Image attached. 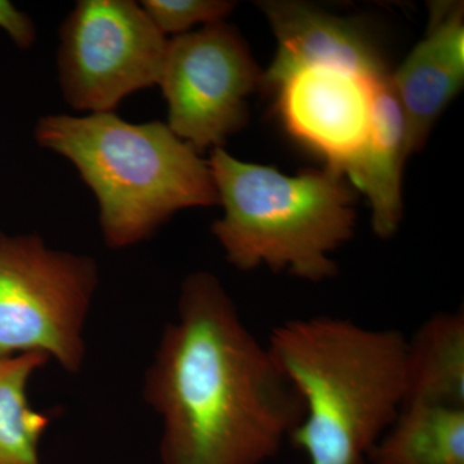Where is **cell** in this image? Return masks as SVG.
Wrapping results in <instances>:
<instances>
[{
  "label": "cell",
  "instance_id": "cell-4",
  "mask_svg": "<svg viewBox=\"0 0 464 464\" xmlns=\"http://www.w3.org/2000/svg\"><path fill=\"white\" fill-rule=\"evenodd\" d=\"M208 164L225 209L212 232L232 266H266L315 283L337 274L332 253L351 239L356 221L343 174L326 167L286 176L222 148Z\"/></svg>",
  "mask_w": 464,
  "mask_h": 464
},
{
  "label": "cell",
  "instance_id": "cell-14",
  "mask_svg": "<svg viewBox=\"0 0 464 464\" xmlns=\"http://www.w3.org/2000/svg\"><path fill=\"white\" fill-rule=\"evenodd\" d=\"M48 360L43 353L0 357V464H41L38 444L50 418L30 406L26 387Z\"/></svg>",
  "mask_w": 464,
  "mask_h": 464
},
{
  "label": "cell",
  "instance_id": "cell-15",
  "mask_svg": "<svg viewBox=\"0 0 464 464\" xmlns=\"http://www.w3.org/2000/svg\"><path fill=\"white\" fill-rule=\"evenodd\" d=\"M142 8L164 35L190 33L195 25L224 23L235 3L224 0H143Z\"/></svg>",
  "mask_w": 464,
  "mask_h": 464
},
{
  "label": "cell",
  "instance_id": "cell-7",
  "mask_svg": "<svg viewBox=\"0 0 464 464\" xmlns=\"http://www.w3.org/2000/svg\"><path fill=\"white\" fill-rule=\"evenodd\" d=\"M262 74L239 33L219 23L173 36L160 85L168 127L198 152L218 149L248 119Z\"/></svg>",
  "mask_w": 464,
  "mask_h": 464
},
{
  "label": "cell",
  "instance_id": "cell-9",
  "mask_svg": "<svg viewBox=\"0 0 464 464\" xmlns=\"http://www.w3.org/2000/svg\"><path fill=\"white\" fill-rule=\"evenodd\" d=\"M261 7L277 41L273 63L262 74L265 88L311 65L341 66L369 78L390 74L373 41L355 21L299 2L274 0Z\"/></svg>",
  "mask_w": 464,
  "mask_h": 464
},
{
  "label": "cell",
  "instance_id": "cell-2",
  "mask_svg": "<svg viewBox=\"0 0 464 464\" xmlns=\"http://www.w3.org/2000/svg\"><path fill=\"white\" fill-rule=\"evenodd\" d=\"M406 338L335 316L274 328L268 350L304 409L289 440L308 464H368L406 402Z\"/></svg>",
  "mask_w": 464,
  "mask_h": 464
},
{
  "label": "cell",
  "instance_id": "cell-6",
  "mask_svg": "<svg viewBox=\"0 0 464 464\" xmlns=\"http://www.w3.org/2000/svg\"><path fill=\"white\" fill-rule=\"evenodd\" d=\"M168 43L141 3L79 0L60 27L63 99L79 111L115 112L130 94L159 85Z\"/></svg>",
  "mask_w": 464,
  "mask_h": 464
},
{
  "label": "cell",
  "instance_id": "cell-16",
  "mask_svg": "<svg viewBox=\"0 0 464 464\" xmlns=\"http://www.w3.org/2000/svg\"><path fill=\"white\" fill-rule=\"evenodd\" d=\"M0 29L18 48L33 47L36 39V27L32 18L7 0H0Z\"/></svg>",
  "mask_w": 464,
  "mask_h": 464
},
{
  "label": "cell",
  "instance_id": "cell-13",
  "mask_svg": "<svg viewBox=\"0 0 464 464\" xmlns=\"http://www.w3.org/2000/svg\"><path fill=\"white\" fill-rule=\"evenodd\" d=\"M391 83L404 112L411 154L426 145L440 114L462 91L464 74L449 65L423 38L391 74Z\"/></svg>",
  "mask_w": 464,
  "mask_h": 464
},
{
  "label": "cell",
  "instance_id": "cell-11",
  "mask_svg": "<svg viewBox=\"0 0 464 464\" xmlns=\"http://www.w3.org/2000/svg\"><path fill=\"white\" fill-rule=\"evenodd\" d=\"M406 402L464 408L462 311L436 314L406 338Z\"/></svg>",
  "mask_w": 464,
  "mask_h": 464
},
{
  "label": "cell",
  "instance_id": "cell-10",
  "mask_svg": "<svg viewBox=\"0 0 464 464\" xmlns=\"http://www.w3.org/2000/svg\"><path fill=\"white\" fill-rule=\"evenodd\" d=\"M408 155L404 112L390 74L375 84L368 137L343 173L368 198L372 226L383 239L396 234L401 221V174Z\"/></svg>",
  "mask_w": 464,
  "mask_h": 464
},
{
  "label": "cell",
  "instance_id": "cell-8",
  "mask_svg": "<svg viewBox=\"0 0 464 464\" xmlns=\"http://www.w3.org/2000/svg\"><path fill=\"white\" fill-rule=\"evenodd\" d=\"M390 74L369 78L341 66L311 65L268 90L276 94L288 132L343 174L368 137L375 84Z\"/></svg>",
  "mask_w": 464,
  "mask_h": 464
},
{
  "label": "cell",
  "instance_id": "cell-5",
  "mask_svg": "<svg viewBox=\"0 0 464 464\" xmlns=\"http://www.w3.org/2000/svg\"><path fill=\"white\" fill-rule=\"evenodd\" d=\"M97 285L91 257L51 249L38 234L0 232V357L43 353L76 373Z\"/></svg>",
  "mask_w": 464,
  "mask_h": 464
},
{
  "label": "cell",
  "instance_id": "cell-1",
  "mask_svg": "<svg viewBox=\"0 0 464 464\" xmlns=\"http://www.w3.org/2000/svg\"><path fill=\"white\" fill-rule=\"evenodd\" d=\"M145 399L163 420V464H264L304 417L267 343L206 271L182 284L179 315L146 374Z\"/></svg>",
  "mask_w": 464,
  "mask_h": 464
},
{
  "label": "cell",
  "instance_id": "cell-3",
  "mask_svg": "<svg viewBox=\"0 0 464 464\" xmlns=\"http://www.w3.org/2000/svg\"><path fill=\"white\" fill-rule=\"evenodd\" d=\"M34 139L67 159L93 192L110 248L148 240L186 208L219 204L208 161L163 121L134 124L115 112L47 115Z\"/></svg>",
  "mask_w": 464,
  "mask_h": 464
},
{
  "label": "cell",
  "instance_id": "cell-12",
  "mask_svg": "<svg viewBox=\"0 0 464 464\" xmlns=\"http://www.w3.org/2000/svg\"><path fill=\"white\" fill-rule=\"evenodd\" d=\"M368 464H464V408L406 402Z\"/></svg>",
  "mask_w": 464,
  "mask_h": 464
}]
</instances>
